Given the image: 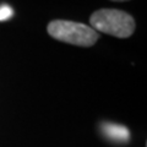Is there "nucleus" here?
<instances>
[{
	"instance_id": "f257e3e1",
	"label": "nucleus",
	"mask_w": 147,
	"mask_h": 147,
	"mask_svg": "<svg viewBox=\"0 0 147 147\" xmlns=\"http://www.w3.org/2000/svg\"><path fill=\"white\" fill-rule=\"evenodd\" d=\"M90 25L96 32L118 38H127L135 31V20L130 13L117 9H102L93 12Z\"/></svg>"
},
{
	"instance_id": "f03ea898",
	"label": "nucleus",
	"mask_w": 147,
	"mask_h": 147,
	"mask_svg": "<svg viewBox=\"0 0 147 147\" xmlns=\"http://www.w3.org/2000/svg\"><path fill=\"white\" fill-rule=\"evenodd\" d=\"M47 31L50 37L77 47H92L98 40V32L85 24L66 20H54L49 22Z\"/></svg>"
},
{
	"instance_id": "7ed1b4c3",
	"label": "nucleus",
	"mask_w": 147,
	"mask_h": 147,
	"mask_svg": "<svg viewBox=\"0 0 147 147\" xmlns=\"http://www.w3.org/2000/svg\"><path fill=\"white\" fill-rule=\"evenodd\" d=\"M102 132L110 141L115 142H127L130 139V132L124 125L113 123H104L102 125Z\"/></svg>"
},
{
	"instance_id": "20e7f679",
	"label": "nucleus",
	"mask_w": 147,
	"mask_h": 147,
	"mask_svg": "<svg viewBox=\"0 0 147 147\" xmlns=\"http://www.w3.org/2000/svg\"><path fill=\"white\" fill-rule=\"evenodd\" d=\"M13 15L12 7L9 5H1L0 6V21H6Z\"/></svg>"
},
{
	"instance_id": "39448f33",
	"label": "nucleus",
	"mask_w": 147,
	"mask_h": 147,
	"mask_svg": "<svg viewBox=\"0 0 147 147\" xmlns=\"http://www.w3.org/2000/svg\"><path fill=\"white\" fill-rule=\"evenodd\" d=\"M112 1H129V0H112Z\"/></svg>"
}]
</instances>
